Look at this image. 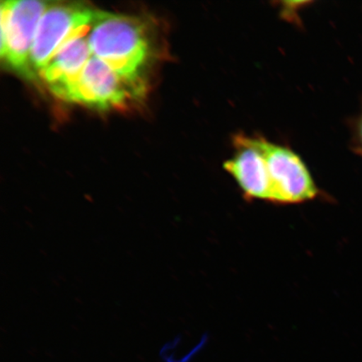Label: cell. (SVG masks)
<instances>
[{
    "label": "cell",
    "instance_id": "cell-2",
    "mask_svg": "<svg viewBox=\"0 0 362 362\" xmlns=\"http://www.w3.org/2000/svg\"><path fill=\"white\" fill-rule=\"evenodd\" d=\"M49 3L38 0H11L0 6L1 45L0 55L7 65L31 78L30 53L39 23Z\"/></svg>",
    "mask_w": 362,
    "mask_h": 362
},
{
    "label": "cell",
    "instance_id": "cell-4",
    "mask_svg": "<svg viewBox=\"0 0 362 362\" xmlns=\"http://www.w3.org/2000/svg\"><path fill=\"white\" fill-rule=\"evenodd\" d=\"M96 10L83 3L49 6L40 20L30 53V67L42 71L72 36L92 26Z\"/></svg>",
    "mask_w": 362,
    "mask_h": 362
},
{
    "label": "cell",
    "instance_id": "cell-5",
    "mask_svg": "<svg viewBox=\"0 0 362 362\" xmlns=\"http://www.w3.org/2000/svg\"><path fill=\"white\" fill-rule=\"evenodd\" d=\"M268 165L272 200L275 204H298L314 200L318 194L315 181L300 156L291 148L259 137Z\"/></svg>",
    "mask_w": 362,
    "mask_h": 362
},
{
    "label": "cell",
    "instance_id": "cell-7",
    "mask_svg": "<svg viewBox=\"0 0 362 362\" xmlns=\"http://www.w3.org/2000/svg\"><path fill=\"white\" fill-rule=\"evenodd\" d=\"M89 30L90 28L72 36L40 71L49 90L62 100L67 101L93 56L88 44Z\"/></svg>",
    "mask_w": 362,
    "mask_h": 362
},
{
    "label": "cell",
    "instance_id": "cell-3",
    "mask_svg": "<svg viewBox=\"0 0 362 362\" xmlns=\"http://www.w3.org/2000/svg\"><path fill=\"white\" fill-rule=\"evenodd\" d=\"M146 90L144 81L125 78L96 57L92 56L67 102L110 110L139 100Z\"/></svg>",
    "mask_w": 362,
    "mask_h": 362
},
{
    "label": "cell",
    "instance_id": "cell-6",
    "mask_svg": "<svg viewBox=\"0 0 362 362\" xmlns=\"http://www.w3.org/2000/svg\"><path fill=\"white\" fill-rule=\"evenodd\" d=\"M233 144L235 153L224 163V169L237 181L249 200L271 202V180L259 136L235 135Z\"/></svg>",
    "mask_w": 362,
    "mask_h": 362
},
{
    "label": "cell",
    "instance_id": "cell-8",
    "mask_svg": "<svg viewBox=\"0 0 362 362\" xmlns=\"http://www.w3.org/2000/svg\"><path fill=\"white\" fill-rule=\"evenodd\" d=\"M359 137L361 139V142L362 144V119L361 121L360 126H359Z\"/></svg>",
    "mask_w": 362,
    "mask_h": 362
},
{
    "label": "cell",
    "instance_id": "cell-1",
    "mask_svg": "<svg viewBox=\"0 0 362 362\" xmlns=\"http://www.w3.org/2000/svg\"><path fill=\"white\" fill-rule=\"evenodd\" d=\"M92 55L125 78L144 81L151 55L146 26L138 18L97 11L88 35Z\"/></svg>",
    "mask_w": 362,
    "mask_h": 362
}]
</instances>
